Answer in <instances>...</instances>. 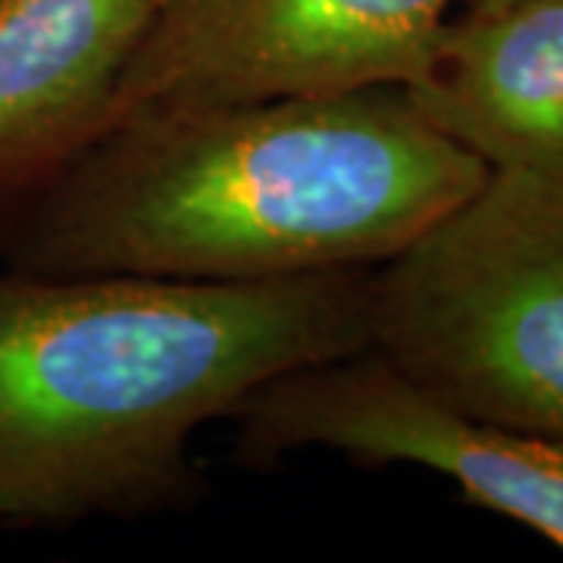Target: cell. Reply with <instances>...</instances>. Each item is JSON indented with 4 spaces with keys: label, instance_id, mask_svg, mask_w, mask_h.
<instances>
[{
    "label": "cell",
    "instance_id": "cell-1",
    "mask_svg": "<svg viewBox=\"0 0 563 563\" xmlns=\"http://www.w3.org/2000/svg\"><path fill=\"white\" fill-rule=\"evenodd\" d=\"M488 176L404 88L144 110L13 222L0 263L188 282L379 269Z\"/></svg>",
    "mask_w": 563,
    "mask_h": 563
},
{
    "label": "cell",
    "instance_id": "cell-2",
    "mask_svg": "<svg viewBox=\"0 0 563 563\" xmlns=\"http://www.w3.org/2000/svg\"><path fill=\"white\" fill-rule=\"evenodd\" d=\"M373 269L188 282L0 269V529L198 492L191 444L263 385L369 347Z\"/></svg>",
    "mask_w": 563,
    "mask_h": 563
},
{
    "label": "cell",
    "instance_id": "cell-3",
    "mask_svg": "<svg viewBox=\"0 0 563 563\" xmlns=\"http://www.w3.org/2000/svg\"><path fill=\"white\" fill-rule=\"evenodd\" d=\"M369 335L444 404L563 439L561 181L492 173L373 269Z\"/></svg>",
    "mask_w": 563,
    "mask_h": 563
},
{
    "label": "cell",
    "instance_id": "cell-4",
    "mask_svg": "<svg viewBox=\"0 0 563 563\" xmlns=\"http://www.w3.org/2000/svg\"><path fill=\"white\" fill-rule=\"evenodd\" d=\"M454 10L457 0H163L107 125L166 107L407 88Z\"/></svg>",
    "mask_w": 563,
    "mask_h": 563
},
{
    "label": "cell",
    "instance_id": "cell-5",
    "mask_svg": "<svg viewBox=\"0 0 563 563\" xmlns=\"http://www.w3.org/2000/svg\"><path fill=\"white\" fill-rule=\"evenodd\" d=\"M251 463L332 451L420 466L563 551V439L479 420L426 391L376 347L285 373L232 413Z\"/></svg>",
    "mask_w": 563,
    "mask_h": 563
},
{
    "label": "cell",
    "instance_id": "cell-6",
    "mask_svg": "<svg viewBox=\"0 0 563 563\" xmlns=\"http://www.w3.org/2000/svg\"><path fill=\"white\" fill-rule=\"evenodd\" d=\"M163 0H0V242L101 139Z\"/></svg>",
    "mask_w": 563,
    "mask_h": 563
},
{
    "label": "cell",
    "instance_id": "cell-7",
    "mask_svg": "<svg viewBox=\"0 0 563 563\" xmlns=\"http://www.w3.org/2000/svg\"><path fill=\"white\" fill-rule=\"evenodd\" d=\"M404 95L492 173L563 185V0L454 10Z\"/></svg>",
    "mask_w": 563,
    "mask_h": 563
},
{
    "label": "cell",
    "instance_id": "cell-8",
    "mask_svg": "<svg viewBox=\"0 0 563 563\" xmlns=\"http://www.w3.org/2000/svg\"><path fill=\"white\" fill-rule=\"evenodd\" d=\"M510 0H457V10H492V7H504Z\"/></svg>",
    "mask_w": 563,
    "mask_h": 563
}]
</instances>
